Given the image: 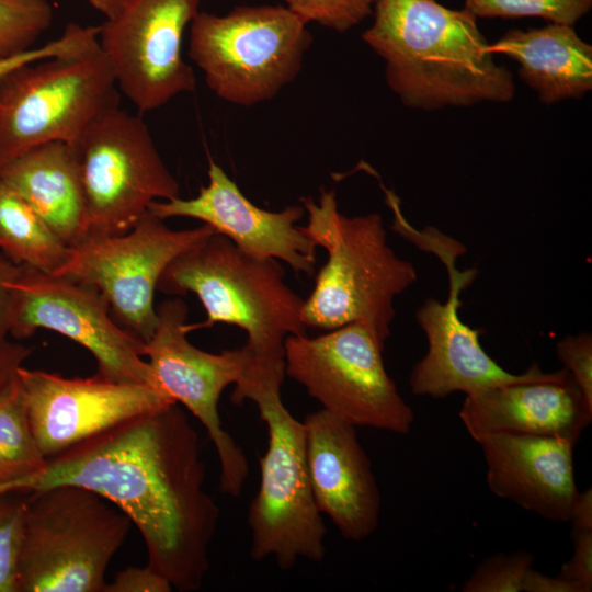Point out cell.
I'll list each match as a JSON object with an SVG mask.
<instances>
[{"instance_id": "d6a6232c", "label": "cell", "mask_w": 592, "mask_h": 592, "mask_svg": "<svg viewBox=\"0 0 592 592\" xmlns=\"http://www.w3.org/2000/svg\"><path fill=\"white\" fill-rule=\"evenodd\" d=\"M573 553L558 576L574 583L581 592L592 590V531L571 533Z\"/></svg>"}, {"instance_id": "ba28073f", "label": "cell", "mask_w": 592, "mask_h": 592, "mask_svg": "<svg viewBox=\"0 0 592 592\" xmlns=\"http://www.w3.org/2000/svg\"><path fill=\"white\" fill-rule=\"evenodd\" d=\"M116 107L119 90L99 43L9 70L0 76V169L37 145L73 144Z\"/></svg>"}, {"instance_id": "4316f807", "label": "cell", "mask_w": 592, "mask_h": 592, "mask_svg": "<svg viewBox=\"0 0 592 592\" xmlns=\"http://www.w3.org/2000/svg\"><path fill=\"white\" fill-rule=\"evenodd\" d=\"M534 557L528 551L498 553L483 559L464 583V592H522Z\"/></svg>"}, {"instance_id": "2e32d148", "label": "cell", "mask_w": 592, "mask_h": 592, "mask_svg": "<svg viewBox=\"0 0 592 592\" xmlns=\"http://www.w3.org/2000/svg\"><path fill=\"white\" fill-rule=\"evenodd\" d=\"M32 433L48 458L136 415L175 401L161 388L18 369Z\"/></svg>"}, {"instance_id": "3957f363", "label": "cell", "mask_w": 592, "mask_h": 592, "mask_svg": "<svg viewBox=\"0 0 592 592\" xmlns=\"http://www.w3.org/2000/svg\"><path fill=\"white\" fill-rule=\"evenodd\" d=\"M248 349L230 399L234 405L254 402L267 429V447L259 458V490L248 511L250 556L255 561L272 557L282 570L300 559L321 562L327 528L310 488L304 422L282 400L284 354Z\"/></svg>"}, {"instance_id": "83f0119b", "label": "cell", "mask_w": 592, "mask_h": 592, "mask_svg": "<svg viewBox=\"0 0 592 592\" xmlns=\"http://www.w3.org/2000/svg\"><path fill=\"white\" fill-rule=\"evenodd\" d=\"M306 23L344 33L372 15L377 0H283Z\"/></svg>"}, {"instance_id": "9a60e30c", "label": "cell", "mask_w": 592, "mask_h": 592, "mask_svg": "<svg viewBox=\"0 0 592 592\" xmlns=\"http://www.w3.org/2000/svg\"><path fill=\"white\" fill-rule=\"evenodd\" d=\"M423 249L436 254L446 265L449 287L445 303L428 298L417 310L428 351L411 369V391L435 399L456 391L470 396L524 378L525 373H509L490 357L479 342L480 331L467 326L459 317V295L477 275L476 269L459 271L456 267L457 257L466 251L464 246L434 231L425 239Z\"/></svg>"}, {"instance_id": "f1b7e54d", "label": "cell", "mask_w": 592, "mask_h": 592, "mask_svg": "<svg viewBox=\"0 0 592 592\" xmlns=\"http://www.w3.org/2000/svg\"><path fill=\"white\" fill-rule=\"evenodd\" d=\"M26 493L0 494V592H15Z\"/></svg>"}, {"instance_id": "9c48e42d", "label": "cell", "mask_w": 592, "mask_h": 592, "mask_svg": "<svg viewBox=\"0 0 592 592\" xmlns=\"http://www.w3.org/2000/svg\"><path fill=\"white\" fill-rule=\"evenodd\" d=\"M385 343L363 323L284 341L285 376L301 385L321 409L358 428L410 432L414 413L383 360Z\"/></svg>"}, {"instance_id": "f546056e", "label": "cell", "mask_w": 592, "mask_h": 592, "mask_svg": "<svg viewBox=\"0 0 592 592\" xmlns=\"http://www.w3.org/2000/svg\"><path fill=\"white\" fill-rule=\"evenodd\" d=\"M18 265L0 253V390L16 375L31 355L32 349L12 340L10 321V293L7 280L15 272Z\"/></svg>"}, {"instance_id": "5b68a950", "label": "cell", "mask_w": 592, "mask_h": 592, "mask_svg": "<svg viewBox=\"0 0 592 592\" xmlns=\"http://www.w3.org/2000/svg\"><path fill=\"white\" fill-rule=\"evenodd\" d=\"M157 289L168 295L193 293L206 320L186 323L187 332L215 323L247 332V345L259 354H284L288 335L307 334L301 318L305 299L284 282L275 259H257L216 231L177 257Z\"/></svg>"}, {"instance_id": "4dcf8cb0", "label": "cell", "mask_w": 592, "mask_h": 592, "mask_svg": "<svg viewBox=\"0 0 592 592\" xmlns=\"http://www.w3.org/2000/svg\"><path fill=\"white\" fill-rule=\"evenodd\" d=\"M98 26L69 23L60 37L43 46L0 57V76L27 62L86 52L98 43Z\"/></svg>"}, {"instance_id": "cb8c5ba5", "label": "cell", "mask_w": 592, "mask_h": 592, "mask_svg": "<svg viewBox=\"0 0 592 592\" xmlns=\"http://www.w3.org/2000/svg\"><path fill=\"white\" fill-rule=\"evenodd\" d=\"M46 464L30 428L16 373L0 390V494L12 483L41 473Z\"/></svg>"}, {"instance_id": "ffe728a7", "label": "cell", "mask_w": 592, "mask_h": 592, "mask_svg": "<svg viewBox=\"0 0 592 592\" xmlns=\"http://www.w3.org/2000/svg\"><path fill=\"white\" fill-rule=\"evenodd\" d=\"M492 493L544 519L567 522L578 494L576 443L559 436L491 433L476 441Z\"/></svg>"}, {"instance_id": "d590c367", "label": "cell", "mask_w": 592, "mask_h": 592, "mask_svg": "<svg viewBox=\"0 0 592 592\" xmlns=\"http://www.w3.org/2000/svg\"><path fill=\"white\" fill-rule=\"evenodd\" d=\"M571 533L592 531V489L578 492L570 511Z\"/></svg>"}, {"instance_id": "836d02e7", "label": "cell", "mask_w": 592, "mask_h": 592, "mask_svg": "<svg viewBox=\"0 0 592 592\" xmlns=\"http://www.w3.org/2000/svg\"><path fill=\"white\" fill-rule=\"evenodd\" d=\"M171 584L149 566L127 567L118 571L105 592H170Z\"/></svg>"}, {"instance_id": "8992f818", "label": "cell", "mask_w": 592, "mask_h": 592, "mask_svg": "<svg viewBox=\"0 0 592 592\" xmlns=\"http://www.w3.org/2000/svg\"><path fill=\"white\" fill-rule=\"evenodd\" d=\"M132 524L83 487L57 485L26 493L15 592H105L106 569Z\"/></svg>"}, {"instance_id": "277c9868", "label": "cell", "mask_w": 592, "mask_h": 592, "mask_svg": "<svg viewBox=\"0 0 592 592\" xmlns=\"http://www.w3.org/2000/svg\"><path fill=\"white\" fill-rule=\"evenodd\" d=\"M301 202L308 223L300 229L328 252L304 301V323L328 331L358 322L385 343L396 316L395 297L418 278L413 264L389 247L379 214L343 215L333 190H321L318 203L310 197Z\"/></svg>"}, {"instance_id": "484cf974", "label": "cell", "mask_w": 592, "mask_h": 592, "mask_svg": "<svg viewBox=\"0 0 592 592\" xmlns=\"http://www.w3.org/2000/svg\"><path fill=\"white\" fill-rule=\"evenodd\" d=\"M592 0H464V9L476 18H540L550 23L573 25L590 12Z\"/></svg>"}, {"instance_id": "7c38bea8", "label": "cell", "mask_w": 592, "mask_h": 592, "mask_svg": "<svg viewBox=\"0 0 592 592\" xmlns=\"http://www.w3.org/2000/svg\"><path fill=\"white\" fill-rule=\"evenodd\" d=\"M213 232L206 224L172 230L147 212L125 234L84 238L71 248L56 275L96 287L107 299L115 321L146 343L157 326L153 299L162 273L177 257Z\"/></svg>"}, {"instance_id": "5bb4252c", "label": "cell", "mask_w": 592, "mask_h": 592, "mask_svg": "<svg viewBox=\"0 0 592 592\" xmlns=\"http://www.w3.org/2000/svg\"><path fill=\"white\" fill-rule=\"evenodd\" d=\"M200 5L201 0H129L99 26V45L116 86L138 111H155L195 90L182 42Z\"/></svg>"}, {"instance_id": "7a4b0ae2", "label": "cell", "mask_w": 592, "mask_h": 592, "mask_svg": "<svg viewBox=\"0 0 592 592\" xmlns=\"http://www.w3.org/2000/svg\"><path fill=\"white\" fill-rule=\"evenodd\" d=\"M362 39L385 61L388 87L408 107L436 111L509 102L511 71L493 59L469 11L436 0H377Z\"/></svg>"}, {"instance_id": "7402d4cb", "label": "cell", "mask_w": 592, "mask_h": 592, "mask_svg": "<svg viewBox=\"0 0 592 592\" xmlns=\"http://www.w3.org/2000/svg\"><path fill=\"white\" fill-rule=\"evenodd\" d=\"M489 49L515 60L520 78L544 104L579 100L592 89V46L573 25L509 30Z\"/></svg>"}, {"instance_id": "44dd1931", "label": "cell", "mask_w": 592, "mask_h": 592, "mask_svg": "<svg viewBox=\"0 0 592 592\" xmlns=\"http://www.w3.org/2000/svg\"><path fill=\"white\" fill-rule=\"evenodd\" d=\"M0 181L68 247L87 237V206L71 144L49 141L24 151L0 169Z\"/></svg>"}, {"instance_id": "e0dca14e", "label": "cell", "mask_w": 592, "mask_h": 592, "mask_svg": "<svg viewBox=\"0 0 592 592\" xmlns=\"http://www.w3.org/2000/svg\"><path fill=\"white\" fill-rule=\"evenodd\" d=\"M207 174L208 184L195 197L153 201L148 212L163 220L171 217L201 220L244 253L284 261L294 272L312 276L317 246L296 225L305 215L304 206L265 210L251 203L212 160Z\"/></svg>"}, {"instance_id": "4fadbf2b", "label": "cell", "mask_w": 592, "mask_h": 592, "mask_svg": "<svg viewBox=\"0 0 592 592\" xmlns=\"http://www.w3.org/2000/svg\"><path fill=\"white\" fill-rule=\"evenodd\" d=\"M156 310L157 326L145 345L147 362L160 387L205 428L220 464V490L238 497L249 465L242 448L223 428L218 403L224 389L240 377L249 349L244 344L209 353L194 346L186 339L187 306L179 297L162 301Z\"/></svg>"}, {"instance_id": "d6986e66", "label": "cell", "mask_w": 592, "mask_h": 592, "mask_svg": "<svg viewBox=\"0 0 592 592\" xmlns=\"http://www.w3.org/2000/svg\"><path fill=\"white\" fill-rule=\"evenodd\" d=\"M459 419L475 441L514 433L577 443L592 421V405L567 369L545 373L534 363L521 380L466 396Z\"/></svg>"}, {"instance_id": "ac0fdd59", "label": "cell", "mask_w": 592, "mask_h": 592, "mask_svg": "<svg viewBox=\"0 0 592 592\" xmlns=\"http://www.w3.org/2000/svg\"><path fill=\"white\" fill-rule=\"evenodd\" d=\"M314 501L340 535L352 542L378 527L382 497L356 426L320 409L303 421Z\"/></svg>"}, {"instance_id": "8fae6325", "label": "cell", "mask_w": 592, "mask_h": 592, "mask_svg": "<svg viewBox=\"0 0 592 592\" xmlns=\"http://www.w3.org/2000/svg\"><path fill=\"white\" fill-rule=\"evenodd\" d=\"M7 286L13 339L55 331L87 349L102 377L160 387L144 360L146 343L113 320L107 299L93 285L21 264Z\"/></svg>"}, {"instance_id": "1f68e13d", "label": "cell", "mask_w": 592, "mask_h": 592, "mask_svg": "<svg viewBox=\"0 0 592 592\" xmlns=\"http://www.w3.org/2000/svg\"><path fill=\"white\" fill-rule=\"evenodd\" d=\"M556 353L563 368L567 369L587 400L592 405V337L582 332L567 335L556 345Z\"/></svg>"}, {"instance_id": "6da1fadb", "label": "cell", "mask_w": 592, "mask_h": 592, "mask_svg": "<svg viewBox=\"0 0 592 592\" xmlns=\"http://www.w3.org/2000/svg\"><path fill=\"white\" fill-rule=\"evenodd\" d=\"M200 437L171 403L117 423L47 459L3 493L73 485L102 496L138 528L147 566L180 592L201 589L219 508L205 489Z\"/></svg>"}, {"instance_id": "d4e9b609", "label": "cell", "mask_w": 592, "mask_h": 592, "mask_svg": "<svg viewBox=\"0 0 592 592\" xmlns=\"http://www.w3.org/2000/svg\"><path fill=\"white\" fill-rule=\"evenodd\" d=\"M52 21L48 0H0V57L33 48Z\"/></svg>"}, {"instance_id": "30bf717a", "label": "cell", "mask_w": 592, "mask_h": 592, "mask_svg": "<svg viewBox=\"0 0 592 592\" xmlns=\"http://www.w3.org/2000/svg\"><path fill=\"white\" fill-rule=\"evenodd\" d=\"M71 146L86 200L87 237L125 234L150 203L179 197L180 185L139 116L110 110Z\"/></svg>"}, {"instance_id": "52a82bcc", "label": "cell", "mask_w": 592, "mask_h": 592, "mask_svg": "<svg viewBox=\"0 0 592 592\" xmlns=\"http://www.w3.org/2000/svg\"><path fill=\"white\" fill-rule=\"evenodd\" d=\"M307 24L281 4L200 11L190 24L189 56L218 98L251 106L297 78L314 41Z\"/></svg>"}, {"instance_id": "e575fe53", "label": "cell", "mask_w": 592, "mask_h": 592, "mask_svg": "<svg viewBox=\"0 0 592 592\" xmlns=\"http://www.w3.org/2000/svg\"><path fill=\"white\" fill-rule=\"evenodd\" d=\"M524 592H581L572 582L560 576L550 577L531 568L523 581Z\"/></svg>"}, {"instance_id": "603a6c76", "label": "cell", "mask_w": 592, "mask_h": 592, "mask_svg": "<svg viewBox=\"0 0 592 592\" xmlns=\"http://www.w3.org/2000/svg\"><path fill=\"white\" fill-rule=\"evenodd\" d=\"M0 250L14 264L56 274L68 261V247L12 189L0 181Z\"/></svg>"}, {"instance_id": "8d00e7d4", "label": "cell", "mask_w": 592, "mask_h": 592, "mask_svg": "<svg viewBox=\"0 0 592 592\" xmlns=\"http://www.w3.org/2000/svg\"><path fill=\"white\" fill-rule=\"evenodd\" d=\"M105 20L116 18L129 0H87Z\"/></svg>"}]
</instances>
